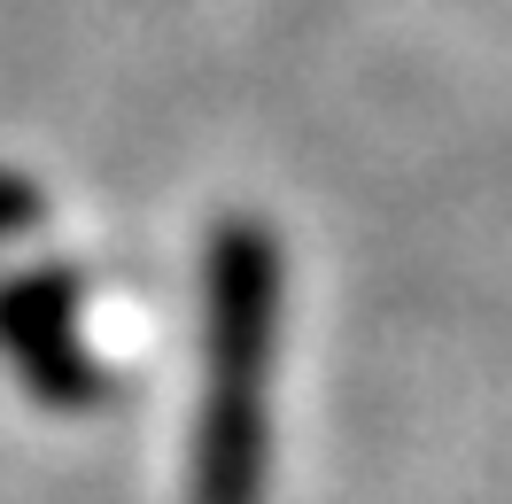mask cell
Listing matches in <instances>:
<instances>
[{
	"mask_svg": "<svg viewBox=\"0 0 512 504\" xmlns=\"http://www.w3.org/2000/svg\"><path fill=\"white\" fill-rule=\"evenodd\" d=\"M280 334H288L280 233L264 218H218L202 233V388L187 435V504H264Z\"/></svg>",
	"mask_w": 512,
	"mask_h": 504,
	"instance_id": "obj_1",
	"label": "cell"
},
{
	"mask_svg": "<svg viewBox=\"0 0 512 504\" xmlns=\"http://www.w3.org/2000/svg\"><path fill=\"white\" fill-rule=\"evenodd\" d=\"M78 311H86V280L70 264H32L0 280V357L47 411H94L109 396L101 357L78 334Z\"/></svg>",
	"mask_w": 512,
	"mask_h": 504,
	"instance_id": "obj_2",
	"label": "cell"
},
{
	"mask_svg": "<svg viewBox=\"0 0 512 504\" xmlns=\"http://www.w3.org/2000/svg\"><path fill=\"white\" fill-rule=\"evenodd\" d=\"M39 218H47V202H39V187L24 179V171H0V241H16V233H32Z\"/></svg>",
	"mask_w": 512,
	"mask_h": 504,
	"instance_id": "obj_3",
	"label": "cell"
}]
</instances>
